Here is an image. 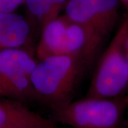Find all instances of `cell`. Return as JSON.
Masks as SVG:
<instances>
[{"instance_id": "cell-4", "label": "cell", "mask_w": 128, "mask_h": 128, "mask_svg": "<svg viewBox=\"0 0 128 128\" xmlns=\"http://www.w3.org/2000/svg\"><path fill=\"white\" fill-rule=\"evenodd\" d=\"M37 63L23 48L0 51V96L22 102L38 101L31 80Z\"/></svg>"}, {"instance_id": "cell-8", "label": "cell", "mask_w": 128, "mask_h": 128, "mask_svg": "<svg viewBox=\"0 0 128 128\" xmlns=\"http://www.w3.org/2000/svg\"><path fill=\"white\" fill-rule=\"evenodd\" d=\"M69 22L68 19L63 14L48 22L41 28V37L36 50L38 60L50 56L63 55Z\"/></svg>"}, {"instance_id": "cell-13", "label": "cell", "mask_w": 128, "mask_h": 128, "mask_svg": "<svg viewBox=\"0 0 128 128\" xmlns=\"http://www.w3.org/2000/svg\"><path fill=\"white\" fill-rule=\"evenodd\" d=\"M121 4L123 5V6L125 8L128 14V0H119Z\"/></svg>"}, {"instance_id": "cell-10", "label": "cell", "mask_w": 128, "mask_h": 128, "mask_svg": "<svg viewBox=\"0 0 128 128\" xmlns=\"http://www.w3.org/2000/svg\"><path fill=\"white\" fill-rule=\"evenodd\" d=\"M24 4L28 22L41 28L48 22L58 17L63 11L56 0H26Z\"/></svg>"}, {"instance_id": "cell-12", "label": "cell", "mask_w": 128, "mask_h": 128, "mask_svg": "<svg viewBox=\"0 0 128 128\" xmlns=\"http://www.w3.org/2000/svg\"><path fill=\"white\" fill-rule=\"evenodd\" d=\"M56 1L58 5L59 6L60 8L62 10H64V7H65V6H66V3L68 2V0H56Z\"/></svg>"}, {"instance_id": "cell-3", "label": "cell", "mask_w": 128, "mask_h": 128, "mask_svg": "<svg viewBox=\"0 0 128 128\" xmlns=\"http://www.w3.org/2000/svg\"><path fill=\"white\" fill-rule=\"evenodd\" d=\"M128 105V95L114 98H87L54 110L56 122L73 128H118Z\"/></svg>"}, {"instance_id": "cell-7", "label": "cell", "mask_w": 128, "mask_h": 128, "mask_svg": "<svg viewBox=\"0 0 128 128\" xmlns=\"http://www.w3.org/2000/svg\"><path fill=\"white\" fill-rule=\"evenodd\" d=\"M54 121L47 119L17 100H0V128H52Z\"/></svg>"}, {"instance_id": "cell-14", "label": "cell", "mask_w": 128, "mask_h": 128, "mask_svg": "<svg viewBox=\"0 0 128 128\" xmlns=\"http://www.w3.org/2000/svg\"><path fill=\"white\" fill-rule=\"evenodd\" d=\"M124 48H125V52H126V54H128V32H127V34H126V37H125Z\"/></svg>"}, {"instance_id": "cell-2", "label": "cell", "mask_w": 128, "mask_h": 128, "mask_svg": "<svg viewBox=\"0 0 128 128\" xmlns=\"http://www.w3.org/2000/svg\"><path fill=\"white\" fill-rule=\"evenodd\" d=\"M128 14L106 48L96 67L86 97L114 98L128 89V61L124 48Z\"/></svg>"}, {"instance_id": "cell-11", "label": "cell", "mask_w": 128, "mask_h": 128, "mask_svg": "<svg viewBox=\"0 0 128 128\" xmlns=\"http://www.w3.org/2000/svg\"><path fill=\"white\" fill-rule=\"evenodd\" d=\"M26 0H0V14L14 13Z\"/></svg>"}, {"instance_id": "cell-9", "label": "cell", "mask_w": 128, "mask_h": 128, "mask_svg": "<svg viewBox=\"0 0 128 128\" xmlns=\"http://www.w3.org/2000/svg\"><path fill=\"white\" fill-rule=\"evenodd\" d=\"M31 36L28 18L15 13L0 14V51L23 48Z\"/></svg>"}, {"instance_id": "cell-5", "label": "cell", "mask_w": 128, "mask_h": 128, "mask_svg": "<svg viewBox=\"0 0 128 128\" xmlns=\"http://www.w3.org/2000/svg\"><path fill=\"white\" fill-rule=\"evenodd\" d=\"M120 4L119 0H68L64 14L70 22L89 28L105 38L118 22Z\"/></svg>"}, {"instance_id": "cell-6", "label": "cell", "mask_w": 128, "mask_h": 128, "mask_svg": "<svg viewBox=\"0 0 128 128\" xmlns=\"http://www.w3.org/2000/svg\"><path fill=\"white\" fill-rule=\"evenodd\" d=\"M104 39L90 28L70 22L65 37L63 55L74 57L86 68L95 59Z\"/></svg>"}, {"instance_id": "cell-16", "label": "cell", "mask_w": 128, "mask_h": 128, "mask_svg": "<svg viewBox=\"0 0 128 128\" xmlns=\"http://www.w3.org/2000/svg\"><path fill=\"white\" fill-rule=\"evenodd\" d=\"M56 128V127H55V128Z\"/></svg>"}, {"instance_id": "cell-15", "label": "cell", "mask_w": 128, "mask_h": 128, "mask_svg": "<svg viewBox=\"0 0 128 128\" xmlns=\"http://www.w3.org/2000/svg\"><path fill=\"white\" fill-rule=\"evenodd\" d=\"M127 58H128V54H127Z\"/></svg>"}, {"instance_id": "cell-1", "label": "cell", "mask_w": 128, "mask_h": 128, "mask_svg": "<svg viewBox=\"0 0 128 128\" xmlns=\"http://www.w3.org/2000/svg\"><path fill=\"white\" fill-rule=\"evenodd\" d=\"M85 67L68 55L39 60L31 76L38 101L54 110L70 102L79 77Z\"/></svg>"}]
</instances>
